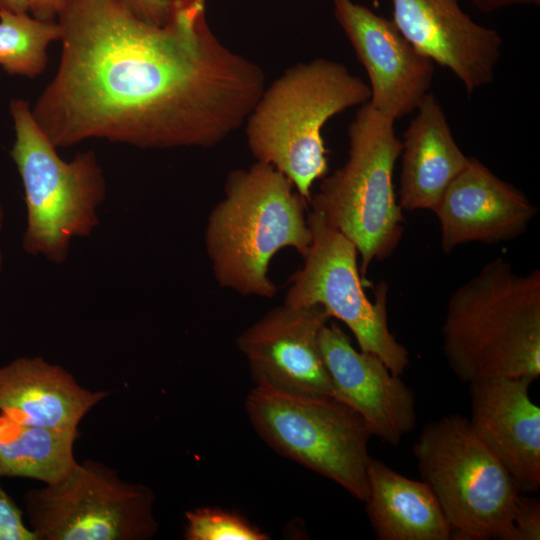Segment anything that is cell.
<instances>
[{
	"instance_id": "2e32d148",
	"label": "cell",
	"mask_w": 540,
	"mask_h": 540,
	"mask_svg": "<svg viewBox=\"0 0 540 540\" xmlns=\"http://www.w3.org/2000/svg\"><path fill=\"white\" fill-rule=\"evenodd\" d=\"M529 377H490L469 384V422L514 478L520 492L540 487V408Z\"/></svg>"
},
{
	"instance_id": "6da1fadb",
	"label": "cell",
	"mask_w": 540,
	"mask_h": 540,
	"mask_svg": "<svg viewBox=\"0 0 540 540\" xmlns=\"http://www.w3.org/2000/svg\"><path fill=\"white\" fill-rule=\"evenodd\" d=\"M205 7L173 0L156 25L126 0H64L59 65L31 108L51 143L211 148L245 124L264 71L214 35Z\"/></svg>"
},
{
	"instance_id": "e0dca14e",
	"label": "cell",
	"mask_w": 540,
	"mask_h": 540,
	"mask_svg": "<svg viewBox=\"0 0 540 540\" xmlns=\"http://www.w3.org/2000/svg\"><path fill=\"white\" fill-rule=\"evenodd\" d=\"M108 395L84 388L64 367L40 356L0 366V413L23 424L76 428Z\"/></svg>"
},
{
	"instance_id": "44dd1931",
	"label": "cell",
	"mask_w": 540,
	"mask_h": 540,
	"mask_svg": "<svg viewBox=\"0 0 540 540\" xmlns=\"http://www.w3.org/2000/svg\"><path fill=\"white\" fill-rule=\"evenodd\" d=\"M60 35L56 21L0 10V65L11 75L36 77L47 66V47Z\"/></svg>"
},
{
	"instance_id": "603a6c76",
	"label": "cell",
	"mask_w": 540,
	"mask_h": 540,
	"mask_svg": "<svg viewBox=\"0 0 540 540\" xmlns=\"http://www.w3.org/2000/svg\"><path fill=\"white\" fill-rule=\"evenodd\" d=\"M540 539V501L536 497L519 494L509 540Z\"/></svg>"
},
{
	"instance_id": "9c48e42d",
	"label": "cell",
	"mask_w": 540,
	"mask_h": 540,
	"mask_svg": "<svg viewBox=\"0 0 540 540\" xmlns=\"http://www.w3.org/2000/svg\"><path fill=\"white\" fill-rule=\"evenodd\" d=\"M155 494L124 481L100 461L87 459L61 481L23 496L37 540H149L159 530Z\"/></svg>"
},
{
	"instance_id": "ac0fdd59",
	"label": "cell",
	"mask_w": 540,
	"mask_h": 540,
	"mask_svg": "<svg viewBox=\"0 0 540 540\" xmlns=\"http://www.w3.org/2000/svg\"><path fill=\"white\" fill-rule=\"evenodd\" d=\"M403 133L398 203L408 211H434L445 190L468 163L446 115L427 93Z\"/></svg>"
},
{
	"instance_id": "d6986e66",
	"label": "cell",
	"mask_w": 540,
	"mask_h": 540,
	"mask_svg": "<svg viewBox=\"0 0 540 540\" xmlns=\"http://www.w3.org/2000/svg\"><path fill=\"white\" fill-rule=\"evenodd\" d=\"M364 503L379 540L451 539V528L430 487L374 458L368 466Z\"/></svg>"
},
{
	"instance_id": "7c38bea8",
	"label": "cell",
	"mask_w": 540,
	"mask_h": 540,
	"mask_svg": "<svg viewBox=\"0 0 540 540\" xmlns=\"http://www.w3.org/2000/svg\"><path fill=\"white\" fill-rule=\"evenodd\" d=\"M330 315L320 305L272 308L237 338L255 383L334 397L319 335Z\"/></svg>"
},
{
	"instance_id": "277c9868",
	"label": "cell",
	"mask_w": 540,
	"mask_h": 540,
	"mask_svg": "<svg viewBox=\"0 0 540 540\" xmlns=\"http://www.w3.org/2000/svg\"><path fill=\"white\" fill-rule=\"evenodd\" d=\"M370 98L369 85L340 62L298 63L265 87L247 117L248 147L256 161L273 166L310 201L314 182L329 170L323 126Z\"/></svg>"
},
{
	"instance_id": "5b68a950",
	"label": "cell",
	"mask_w": 540,
	"mask_h": 540,
	"mask_svg": "<svg viewBox=\"0 0 540 540\" xmlns=\"http://www.w3.org/2000/svg\"><path fill=\"white\" fill-rule=\"evenodd\" d=\"M16 139L11 157L24 189L26 227L22 249L61 265L71 242L99 226L98 209L107 196L103 170L92 150L63 160L36 122L29 102L10 103Z\"/></svg>"
},
{
	"instance_id": "8fae6325",
	"label": "cell",
	"mask_w": 540,
	"mask_h": 540,
	"mask_svg": "<svg viewBox=\"0 0 540 540\" xmlns=\"http://www.w3.org/2000/svg\"><path fill=\"white\" fill-rule=\"evenodd\" d=\"M332 3L337 22L367 72L371 106L394 121L414 112L429 93L433 61L392 20L353 0Z\"/></svg>"
},
{
	"instance_id": "7a4b0ae2",
	"label": "cell",
	"mask_w": 540,
	"mask_h": 540,
	"mask_svg": "<svg viewBox=\"0 0 540 540\" xmlns=\"http://www.w3.org/2000/svg\"><path fill=\"white\" fill-rule=\"evenodd\" d=\"M446 360L464 383L540 376V271L517 274L497 257L450 296L442 326Z\"/></svg>"
},
{
	"instance_id": "3957f363",
	"label": "cell",
	"mask_w": 540,
	"mask_h": 540,
	"mask_svg": "<svg viewBox=\"0 0 540 540\" xmlns=\"http://www.w3.org/2000/svg\"><path fill=\"white\" fill-rule=\"evenodd\" d=\"M306 200L273 166L256 161L232 170L224 197L212 208L204 243L215 280L243 296L272 298L273 256L293 248L304 257L311 244Z\"/></svg>"
},
{
	"instance_id": "52a82bcc",
	"label": "cell",
	"mask_w": 540,
	"mask_h": 540,
	"mask_svg": "<svg viewBox=\"0 0 540 540\" xmlns=\"http://www.w3.org/2000/svg\"><path fill=\"white\" fill-rule=\"evenodd\" d=\"M454 540H509L520 490L506 467L458 414L427 424L413 446Z\"/></svg>"
},
{
	"instance_id": "ffe728a7",
	"label": "cell",
	"mask_w": 540,
	"mask_h": 540,
	"mask_svg": "<svg viewBox=\"0 0 540 540\" xmlns=\"http://www.w3.org/2000/svg\"><path fill=\"white\" fill-rule=\"evenodd\" d=\"M79 429L17 422L0 413V478H25L55 484L77 465Z\"/></svg>"
},
{
	"instance_id": "d4e9b609",
	"label": "cell",
	"mask_w": 540,
	"mask_h": 540,
	"mask_svg": "<svg viewBox=\"0 0 540 540\" xmlns=\"http://www.w3.org/2000/svg\"><path fill=\"white\" fill-rule=\"evenodd\" d=\"M132 9L144 20L163 25L169 18L173 0H126Z\"/></svg>"
},
{
	"instance_id": "ba28073f",
	"label": "cell",
	"mask_w": 540,
	"mask_h": 540,
	"mask_svg": "<svg viewBox=\"0 0 540 540\" xmlns=\"http://www.w3.org/2000/svg\"><path fill=\"white\" fill-rule=\"evenodd\" d=\"M245 410L256 432L276 452L366 500L373 433L350 406L330 395L290 392L258 382L245 399Z\"/></svg>"
},
{
	"instance_id": "30bf717a",
	"label": "cell",
	"mask_w": 540,
	"mask_h": 540,
	"mask_svg": "<svg viewBox=\"0 0 540 540\" xmlns=\"http://www.w3.org/2000/svg\"><path fill=\"white\" fill-rule=\"evenodd\" d=\"M311 244L303 266L289 279L284 304L320 305L353 333L361 351L378 356L397 376L409 366V352L389 331L388 285L381 281L370 301L363 288L356 246L317 212L307 216Z\"/></svg>"
},
{
	"instance_id": "484cf974",
	"label": "cell",
	"mask_w": 540,
	"mask_h": 540,
	"mask_svg": "<svg viewBox=\"0 0 540 540\" xmlns=\"http://www.w3.org/2000/svg\"><path fill=\"white\" fill-rule=\"evenodd\" d=\"M64 0H29L33 17L43 21H55Z\"/></svg>"
},
{
	"instance_id": "9a60e30c",
	"label": "cell",
	"mask_w": 540,
	"mask_h": 540,
	"mask_svg": "<svg viewBox=\"0 0 540 540\" xmlns=\"http://www.w3.org/2000/svg\"><path fill=\"white\" fill-rule=\"evenodd\" d=\"M441 227L445 253L470 243L495 244L522 235L537 207L512 184L469 157L433 211Z\"/></svg>"
},
{
	"instance_id": "7402d4cb",
	"label": "cell",
	"mask_w": 540,
	"mask_h": 540,
	"mask_svg": "<svg viewBox=\"0 0 540 540\" xmlns=\"http://www.w3.org/2000/svg\"><path fill=\"white\" fill-rule=\"evenodd\" d=\"M187 540H268L270 537L241 514L215 507L185 512Z\"/></svg>"
},
{
	"instance_id": "cb8c5ba5",
	"label": "cell",
	"mask_w": 540,
	"mask_h": 540,
	"mask_svg": "<svg viewBox=\"0 0 540 540\" xmlns=\"http://www.w3.org/2000/svg\"><path fill=\"white\" fill-rule=\"evenodd\" d=\"M1 479V478H0ZM0 540H37L24 513L0 483Z\"/></svg>"
},
{
	"instance_id": "4316f807",
	"label": "cell",
	"mask_w": 540,
	"mask_h": 540,
	"mask_svg": "<svg viewBox=\"0 0 540 540\" xmlns=\"http://www.w3.org/2000/svg\"><path fill=\"white\" fill-rule=\"evenodd\" d=\"M471 2L482 13H492L515 4H540V0H471Z\"/></svg>"
},
{
	"instance_id": "f1b7e54d",
	"label": "cell",
	"mask_w": 540,
	"mask_h": 540,
	"mask_svg": "<svg viewBox=\"0 0 540 540\" xmlns=\"http://www.w3.org/2000/svg\"><path fill=\"white\" fill-rule=\"evenodd\" d=\"M4 219H5V212H4V207H3L2 201L0 199V235H1V232H2V229H3ZM2 268H3V252H2L1 245H0V274L2 272Z\"/></svg>"
},
{
	"instance_id": "4fadbf2b",
	"label": "cell",
	"mask_w": 540,
	"mask_h": 540,
	"mask_svg": "<svg viewBox=\"0 0 540 540\" xmlns=\"http://www.w3.org/2000/svg\"><path fill=\"white\" fill-rule=\"evenodd\" d=\"M390 3L392 21L403 36L433 62L450 70L468 94L492 83L503 45L496 29L475 22L459 0Z\"/></svg>"
},
{
	"instance_id": "5bb4252c",
	"label": "cell",
	"mask_w": 540,
	"mask_h": 540,
	"mask_svg": "<svg viewBox=\"0 0 540 540\" xmlns=\"http://www.w3.org/2000/svg\"><path fill=\"white\" fill-rule=\"evenodd\" d=\"M319 348L334 397L358 412L373 436L398 445L417 421L414 392L375 354L357 351L346 334L328 323Z\"/></svg>"
},
{
	"instance_id": "83f0119b",
	"label": "cell",
	"mask_w": 540,
	"mask_h": 540,
	"mask_svg": "<svg viewBox=\"0 0 540 540\" xmlns=\"http://www.w3.org/2000/svg\"><path fill=\"white\" fill-rule=\"evenodd\" d=\"M0 10L27 13L29 11V0H0Z\"/></svg>"
},
{
	"instance_id": "8992f818",
	"label": "cell",
	"mask_w": 540,
	"mask_h": 540,
	"mask_svg": "<svg viewBox=\"0 0 540 540\" xmlns=\"http://www.w3.org/2000/svg\"><path fill=\"white\" fill-rule=\"evenodd\" d=\"M394 120L361 105L348 128L345 164L322 178L312 210L356 246L362 279L373 261L390 256L402 238L404 218L393 184L402 150Z\"/></svg>"
}]
</instances>
